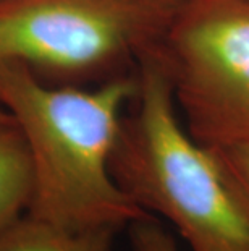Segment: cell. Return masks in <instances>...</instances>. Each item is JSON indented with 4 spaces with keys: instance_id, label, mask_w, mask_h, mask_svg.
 Returning a JSON list of instances; mask_svg holds the SVG:
<instances>
[{
    "instance_id": "cell-1",
    "label": "cell",
    "mask_w": 249,
    "mask_h": 251,
    "mask_svg": "<svg viewBox=\"0 0 249 251\" xmlns=\"http://www.w3.org/2000/svg\"><path fill=\"white\" fill-rule=\"evenodd\" d=\"M136 72L96 86H50L17 63L0 62V105L23 131L33 159L29 216L81 232L121 230L149 214L110 174Z\"/></svg>"
},
{
    "instance_id": "cell-2",
    "label": "cell",
    "mask_w": 249,
    "mask_h": 251,
    "mask_svg": "<svg viewBox=\"0 0 249 251\" xmlns=\"http://www.w3.org/2000/svg\"><path fill=\"white\" fill-rule=\"evenodd\" d=\"M136 73L110 154L115 183L170 222L189 251H249V216L214 151L184 125L160 67L147 55Z\"/></svg>"
},
{
    "instance_id": "cell-3",
    "label": "cell",
    "mask_w": 249,
    "mask_h": 251,
    "mask_svg": "<svg viewBox=\"0 0 249 251\" xmlns=\"http://www.w3.org/2000/svg\"><path fill=\"white\" fill-rule=\"evenodd\" d=\"M170 13L151 0H0V62L50 86L133 75Z\"/></svg>"
},
{
    "instance_id": "cell-4",
    "label": "cell",
    "mask_w": 249,
    "mask_h": 251,
    "mask_svg": "<svg viewBox=\"0 0 249 251\" xmlns=\"http://www.w3.org/2000/svg\"><path fill=\"white\" fill-rule=\"evenodd\" d=\"M149 57L199 143L214 148L249 141V0L181 5Z\"/></svg>"
},
{
    "instance_id": "cell-5",
    "label": "cell",
    "mask_w": 249,
    "mask_h": 251,
    "mask_svg": "<svg viewBox=\"0 0 249 251\" xmlns=\"http://www.w3.org/2000/svg\"><path fill=\"white\" fill-rule=\"evenodd\" d=\"M116 228L71 232L26 212L0 228V251H112Z\"/></svg>"
},
{
    "instance_id": "cell-6",
    "label": "cell",
    "mask_w": 249,
    "mask_h": 251,
    "mask_svg": "<svg viewBox=\"0 0 249 251\" xmlns=\"http://www.w3.org/2000/svg\"><path fill=\"white\" fill-rule=\"evenodd\" d=\"M34 191V169L23 131L0 125V228L28 212Z\"/></svg>"
},
{
    "instance_id": "cell-7",
    "label": "cell",
    "mask_w": 249,
    "mask_h": 251,
    "mask_svg": "<svg viewBox=\"0 0 249 251\" xmlns=\"http://www.w3.org/2000/svg\"><path fill=\"white\" fill-rule=\"evenodd\" d=\"M210 149L224 170L228 185L249 216V141L214 146Z\"/></svg>"
},
{
    "instance_id": "cell-8",
    "label": "cell",
    "mask_w": 249,
    "mask_h": 251,
    "mask_svg": "<svg viewBox=\"0 0 249 251\" xmlns=\"http://www.w3.org/2000/svg\"><path fill=\"white\" fill-rule=\"evenodd\" d=\"M128 235L133 251H178L175 238L152 214L131 222Z\"/></svg>"
},
{
    "instance_id": "cell-9",
    "label": "cell",
    "mask_w": 249,
    "mask_h": 251,
    "mask_svg": "<svg viewBox=\"0 0 249 251\" xmlns=\"http://www.w3.org/2000/svg\"><path fill=\"white\" fill-rule=\"evenodd\" d=\"M151 2H154L156 5H158L162 10H165L167 13H173L175 10L180 8L181 5L184 3H188V2H191V0H151Z\"/></svg>"
},
{
    "instance_id": "cell-10",
    "label": "cell",
    "mask_w": 249,
    "mask_h": 251,
    "mask_svg": "<svg viewBox=\"0 0 249 251\" xmlns=\"http://www.w3.org/2000/svg\"><path fill=\"white\" fill-rule=\"evenodd\" d=\"M13 120V117L8 114L7 110H5L2 105H0V125H5V124H12Z\"/></svg>"
}]
</instances>
